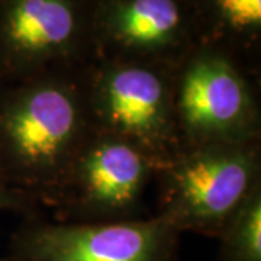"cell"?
<instances>
[{"mask_svg": "<svg viewBox=\"0 0 261 261\" xmlns=\"http://www.w3.org/2000/svg\"><path fill=\"white\" fill-rule=\"evenodd\" d=\"M218 238L221 261H261V183L233 212Z\"/></svg>", "mask_w": 261, "mask_h": 261, "instance_id": "obj_10", "label": "cell"}, {"mask_svg": "<svg viewBox=\"0 0 261 261\" xmlns=\"http://www.w3.org/2000/svg\"><path fill=\"white\" fill-rule=\"evenodd\" d=\"M174 68L109 57H93L84 67L92 126L135 144L160 168L183 151L174 111Z\"/></svg>", "mask_w": 261, "mask_h": 261, "instance_id": "obj_4", "label": "cell"}, {"mask_svg": "<svg viewBox=\"0 0 261 261\" xmlns=\"http://www.w3.org/2000/svg\"><path fill=\"white\" fill-rule=\"evenodd\" d=\"M84 67L0 80V161L39 207L93 128Z\"/></svg>", "mask_w": 261, "mask_h": 261, "instance_id": "obj_1", "label": "cell"}, {"mask_svg": "<svg viewBox=\"0 0 261 261\" xmlns=\"http://www.w3.org/2000/svg\"><path fill=\"white\" fill-rule=\"evenodd\" d=\"M90 31L93 57L168 67L202 42L193 0H90Z\"/></svg>", "mask_w": 261, "mask_h": 261, "instance_id": "obj_8", "label": "cell"}, {"mask_svg": "<svg viewBox=\"0 0 261 261\" xmlns=\"http://www.w3.org/2000/svg\"><path fill=\"white\" fill-rule=\"evenodd\" d=\"M41 207L37 202L27 195L25 192L19 190L10 181L6 170L0 161V212L3 211H12L25 215V218L35 216Z\"/></svg>", "mask_w": 261, "mask_h": 261, "instance_id": "obj_11", "label": "cell"}, {"mask_svg": "<svg viewBox=\"0 0 261 261\" xmlns=\"http://www.w3.org/2000/svg\"><path fill=\"white\" fill-rule=\"evenodd\" d=\"M261 183V140L183 149L155 177V214L177 232L219 237Z\"/></svg>", "mask_w": 261, "mask_h": 261, "instance_id": "obj_3", "label": "cell"}, {"mask_svg": "<svg viewBox=\"0 0 261 261\" xmlns=\"http://www.w3.org/2000/svg\"><path fill=\"white\" fill-rule=\"evenodd\" d=\"M180 232L157 216L48 222L29 216L0 261H174Z\"/></svg>", "mask_w": 261, "mask_h": 261, "instance_id": "obj_6", "label": "cell"}, {"mask_svg": "<svg viewBox=\"0 0 261 261\" xmlns=\"http://www.w3.org/2000/svg\"><path fill=\"white\" fill-rule=\"evenodd\" d=\"M160 166L144 149L92 128L42 207L58 222L145 218L144 199Z\"/></svg>", "mask_w": 261, "mask_h": 261, "instance_id": "obj_5", "label": "cell"}, {"mask_svg": "<svg viewBox=\"0 0 261 261\" xmlns=\"http://www.w3.org/2000/svg\"><path fill=\"white\" fill-rule=\"evenodd\" d=\"M92 57L90 0H0V80L83 67Z\"/></svg>", "mask_w": 261, "mask_h": 261, "instance_id": "obj_7", "label": "cell"}, {"mask_svg": "<svg viewBox=\"0 0 261 261\" xmlns=\"http://www.w3.org/2000/svg\"><path fill=\"white\" fill-rule=\"evenodd\" d=\"M260 67L229 48L200 42L174 68V111L183 149L261 140Z\"/></svg>", "mask_w": 261, "mask_h": 261, "instance_id": "obj_2", "label": "cell"}, {"mask_svg": "<svg viewBox=\"0 0 261 261\" xmlns=\"http://www.w3.org/2000/svg\"><path fill=\"white\" fill-rule=\"evenodd\" d=\"M202 42L229 48L260 64L261 0H193Z\"/></svg>", "mask_w": 261, "mask_h": 261, "instance_id": "obj_9", "label": "cell"}]
</instances>
